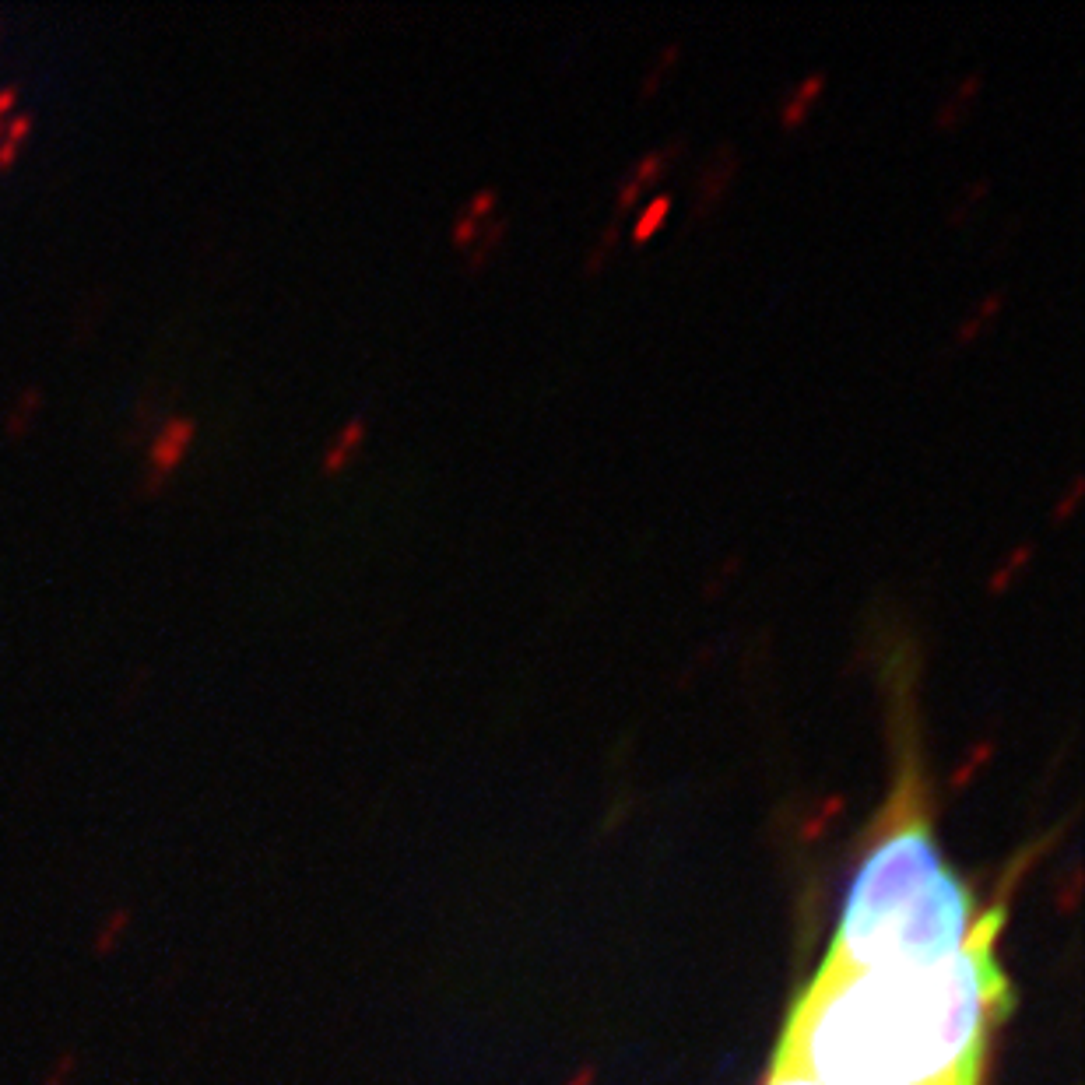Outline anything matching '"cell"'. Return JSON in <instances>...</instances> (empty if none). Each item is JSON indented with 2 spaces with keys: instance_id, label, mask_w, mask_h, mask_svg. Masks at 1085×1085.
<instances>
[{
  "instance_id": "2",
  "label": "cell",
  "mask_w": 1085,
  "mask_h": 1085,
  "mask_svg": "<svg viewBox=\"0 0 1085 1085\" xmlns=\"http://www.w3.org/2000/svg\"><path fill=\"white\" fill-rule=\"evenodd\" d=\"M871 647L892 703L899 773L882 829L857 864V875L843 899V913L822 966L836 970L935 966L970 942L980 917L970 885L945 861L927 819V784L920 773L917 703H913L920 661L917 643L899 622L878 618Z\"/></svg>"
},
{
  "instance_id": "8",
  "label": "cell",
  "mask_w": 1085,
  "mask_h": 1085,
  "mask_svg": "<svg viewBox=\"0 0 1085 1085\" xmlns=\"http://www.w3.org/2000/svg\"><path fill=\"white\" fill-rule=\"evenodd\" d=\"M15 151H18V144L4 137V141H0V166H8V162L15 159Z\"/></svg>"
},
{
  "instance_id": "6",
  "label": "cell",
  "mask_w": 1085,
  "mask_h": 1085,
  "mask_svg": "<svg viewBox=\"0 0 1085 1085\" xmlns=\"http://www.w3.org/2000/svg\"><path fill=\"white\" fill-rule=\"evenodd\" d=\"M762 1085H822V1082L805 1078V1075H794V1071H784V1068H769V1075Z\"/></svg>"
},
{
  "instance_id": "3",
  "label": "cell",
  "mask_w": 1085,
  "mask_h": 1085,
  "mask_svg": "<svg viewBox=\"0 0 1085 1085\" xmlns=\"http://www.w3.org/2000/svg\"><path fill=\"white\" fill-rule=\"evenodd\" d=\"M190 436H194V422L190 418H169L159 436H155V446H151V464L159 471L176 468L180 457L187 453Z\"/></svg>"
},
{
  "instance_id": "10",
  "label": "cell",
  "mask_w": 1085,
  "mask_h": 1085,
  "mask_svg": "<svg viewBox=\"0 0 1085 1085\" xmlns=\"http://www.w3.org/2000/svg\"><path fill=\"white\" fill-rule=\"evenodd\" d=\"M0 120H4V116H0Z\"/></svg>"
},
{
  "instance_id": "1",
  "label": "cell",
  "mask_w": 1085,
  "mask_h": 1085,
  "mask_svg": "<svg viewBox=\"0 0 1085 1085\" xmlns=\"http://www.w3.org/2000/svg\"><path fill=\"white\" fill-rule=\"evenodd\" d=\"M1001 920V910L984 913L970 942L935 966H819L787 1015L773 1068L822 1085H980L1008 1008Z\"/></svg>"
},
{
  "instance_id": "4",
  "label": "cell",
  "mask_w": 1085,
  "mask_h": 1085,
  "mask_svg": "<svg viewBox=\"0 0 1085 1085\" xmlns=\"http://www.w3.org/2000/svg\"><path fill=\"white\" fill-rule=\"evenodd\" d=\"M130 927H134V910H130V906H113L92 931V956L95 959L113 956V952L127 942Z\"/></svg>"
},
{
  "instance_id": "5",
  "label": "cell",
  "mask_w": 1085,
  "mask_h": 1085,
  "mask_svg": "<svg viewBox=\"0 0 1085 1085\" xmlns=\"http://www.w3.org/2000/svg\"><path fill=\"white\" fill-rule=\"evenodd\" d=\"M78 1064H81L78 1050H60V1054L46 1064L43 1085H74V1078H78Z\"/></svg>"
},
{
  "instance_id": "9",
  "label": "cell",
  "mask_w": 1085,
  "mask_h": 1085,
  "mask_svg": "<svg viewBox=\"0 0 1085 1085\" xmlns=\"http://www.w3.org/2000/svg\"><path fill=\"white\" fill-rule=\"evenodd\" d=\"M15 95H18L15 88H0V116H4L11 106H15Z\"/></svg>"
},
{
  "instance_id": "7",
  "label": "cell",
  "mask_w": 1085,
  "mask_h": 1085,
  "mask_svg": "<svg viewBox=\"0 0 1085 1085\" xmlns=\"http://www.w3.org/2000/svg\"><path fill=\"white\" fill-rule=\"evenodd\" d=\"M29 130H32V116L22 113V116H15V120L8 123V134H4V137H8V141H15V144H22V137L29 134Z\"/></svg>"
}]
</instances>
